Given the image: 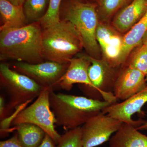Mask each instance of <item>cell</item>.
<instances>
[{
    "label": "cell",
    "instance_id": "1",
    "mask_svg": "<svg viewBox=\"0 0 147 147\" xmlns=\"http://www.w3.org/2000/svg\"><path fill=\"white\" fill-rule=\"evenodd\" d=\"M42 32L39 21L1 31V61L11 59L31 64L43 62Z\"/></svg>",
    "mask_w": 147,
    "mask_h": 147
},
{
    "label": "cell",
    "instance_id": "2",
    "mask_svg": "<svg viewBox=\"0 0 147 147\" xmlns=\"http://www.w3.org/2000/svg\"><path fill=\"white\" fill-rule=\"evenodd\" d=\"M50 101L56 124L66 131L81 127L112 104L105 100L56 93L53 90L50 92Z\"/></svg>",
    "mask_w": 147,
    "mask_h": 147
},
{
    "label": "cell",
    "instance_id": "3",
    "mask_svg": "<svg viewBox=\"0 0 147 147\" xmlns=\"http://www.w3.org/2000/svg\"><path fill=\"white\" fill-rule=\"evenodd\" d=\"M42 44L45 60L62 64L84 48L83 40L73 24L64 19L42 30Z\"/></svg>",
    "mask_w": 147,
    "mask_h": 147
},
{
    "label": "cell",
    "instance_id": "4",
    "mask_svg": "<svg viewBox=\"0 0 147 147\" xmlns=\"http://www.w3.org/2000/svg\"><path fill=\"white\" fill-rule=\"evenodd\" d=\"M61 19L71 22L80 34L84 48L89 56L99 59L100 47L96 38L99 22L97 4L78 0H63L60 11Z\"/></svg>",
    "mask_w": 147,
    "mask_h": 147
},
{
    "label": "cell",
    "instance_id": "5",
    "mask_svg": "<svg viewBox=\"0 0 147 147\" xmlns=\"http://www.w3.org/2000/svg\"><path fill=\"white\" fill-rule=\"evenodd\" d=\"M0 80L8 99L3 120L23 104L37 97L45 89L30 77L11 69L5 63L0 64Z\"/></svg>",
    "mask_w": 147,
    "mask_h": 147
},
{
    "label": "cell",
    "instance_id": "6",
    "mask_svg": "<svg viewBox=\"0 0 147 147\" xmlns=\"http://www.w3.org/2000/svg\"><path fill=\"white\" fill-rule=\"evenodd\" d=\"M52 90L50 88L44 89L31 105L16 114L9 125L14 127L23 123L35 125L43 129L57 144L61 135L55 129L56 119L50 101Z\"/></svg>",
    "mask_w": 147,
    "mask_h": 147
},
{
    "label": "cell",
    "instance_id": "7",
    "mask_svg": "<svg viewBox=\"0 0 147 147\" xmlns=\"http://www.w3.org/2000/svg\"><path fill=\"white\" fill-rule=\"evenodd\" d=\"M90 62L88 69L89 77L94 89L88 96L90 98L103 100L113 103L117 99L113 93L119 72L104 59H96L89 55H83Z\"/></svg>",
    "mask_w": 147,
    "mask_h": 147
},
{
    "label": "cell",
    "instance_id": "8",
    "mask_svg": "<svg viewBox=\"0 0 147 147\" xmlns=\"http://www.w3.org/2000/svg\"><path fill=\"white\" fill-rule=\"evenodd\" d=\"M122 123L102 112L94 116L81 127L83 147L98 146L109 141Z\"/></svg>",
    "mask_w": 147,
    "mask_h": 147
},
{
    "label": "cell",
    "instance_id": "9",
    "mask_svg": "<svg viewBox=\"0 0 147 147\" xmlns=\"http://www.w3.org/2000/svg\"><path fill=\"white\" fill-rule=\"evenodd\" d=\"M69 64H62L51 61L36 64L18 61L13 65V69L30 77L44 88H50L54 90Z\"/></svg>",
    "mask_w": 147,
    "mask_h": 147
},
{
    "label": "cell",
    "instance_id": "10",
    "mask_svg": "<svg viewBox=\"0 0 147 147\" xmlns=\"http://www.w3.org/2000/svg\"><path fill=\"white\" fill-rule=\"evenodd\" d=\"M90 62L83 55L78 58H73L69 60L66 71L59 79L55 88L59 87L61 89L69 91L74 84H82L83 90L88 96L94 89L89 77L88 69Z\"/></svg>",
    "mask_w": 147,
    "mask_h": 147
},
{
    "label": "cell",
    "instance_id": "11",
    "mask_svg": "<svg viewBox=\"0 0 147 147\" xmlns=\"http://www.w3.org/2000/svg\"><path fill=\"white\" fill-rule=\"evenodd\" d=\"M147 102V90H142L120 102H114L102 110L103 113L124 123L139 127L146 121L142 119L134 121L131 117L135 113L141 112V109Z\"/></svg>",
    "mask_w": 147,
    "mask_h": 147
},
{
    "label": "cell",
    "instance_id": "12",
    "mask_svg": "<svg viewBox=\"0 0 147 147\" xmlns=\"http://www.w3.org/2000/svg\"><path fill=\"white\" fill-rule=\"evenodd\" d=\"M119 71L113 93L117 99H128L146 87V75L141 71L127 66Z\"/></svg>",
    "mask_w": 147,
    "mask_h": 147
},
{
    "label": "cell",
    "instance_id": "13",
    "mask_svg": "<svg viewBox=\"0 0 147 147\" xmlns=\"http://www.w3.org/2000/svg\"><path fill=\"white\" fill-rule=\"evenodd\" d=\"M147 11V0H133L114 16L113 28L120 33L126 34Z\"/></svg>",
    "mask_w": 147,
    "mask_h": 147
},
{
    "label": "cell",
    "instance_id": "14",
    "mask_svg": "<svg viewBox=\"0 0 147 147\" xmlns=\"http://www.w3.org/2000/svg\"><path fill=\"white\" fill-rule=\"evenodd\" d=\"M147 31V11L139 21L123 36L120 55L117 61V67L123 66L131 51L142 44L143 37Z\"/></svg>",
    "mask_w": 147,
    "mask_h": 147
},
{
    "label": "cell",
    "instance_id": "15",
    "mask_svg": "<svg viewBox=\"0 0 147 147\" xmlns=\"http://www.w3.org/2000/svg\"><path fill=\"white\" fill-rule=\"evenodd\" d=\"M110 147H147V136L134 125L123 123L109 140Z\"/></svg>",
    "mask_w": 147,
    "mask_h": 147
},
{
    "label": "cell",
    "instance_id": "16",
    "mask_svg": "<svg viewBox=\"0 0 147 147\" xmlns=\"http://www.w3.org/2000/svg\"><path fill=\"white\" fill-rule=\"evenodd\" d=\"M0 13L3 22L0 31L21 28L28 21L23 7L14 5L7 0H0Z\"/></svg>",
    "mask_w": 147,
    "mask_h": 147
},
{
    "label": "cell",
    "instance_id": "17",
    "mask_svg": "<svg viewBox=\"0 0 147 147\" xmlns=\"http://www.w3.org/2000/svg\"><path fill=\"white\" fill-rule=\"evenodd\" d=\"M19 143L23 147H38L46 134L39 127L32 124L23 123L14 126Z\"/></svg>",
    "mask_w": 147,
    "mask_h": 147
},
{
    "label": "cell",
    "instance_id": "18",
    "mask_svg": "<svg viewBox=\"0 0 147 147\" xmlns=\"http://www.w3.org/2000/svg\"><path fill=\"white\" fill-rule=\"evenodd\" d=\"M133 0H97V12L99 21L107 23L119 11Z\"/></svg>",
    "mask_w": 147,
    "mask_h": 147
},
{
    "label": "cell",
    "instance_id": "19",
    "mask_svg": "<svg viewBox=\"0 0 147 147\" xmlns=\"http://www.w3.org/2000/svg\"><path fill=\"white\" fill-rule=\"evenodd\" d=\"M50 0H26L23 8L28 21H40L48 9Z\"/></svg>",
    "mask_w": 147,
    "mask_h": 147
},
{
    "label": "cell",
    "instance_id": "20",
    "mask_svg": "<svg viewBox=\"0 0 147 147\" xmlns=\"http://www.w3.org/2000/svg\"><path fill=\"white\" fill-rule=\"evenodd\" d=\"M123 40V36H122L119 32L117 33L102 51L104 55L103 59L115 68H117L116 64L121 51Z\"/></svg>",
    "mask_w": 147,
    "mask_h": 147
},
{
    "label": "cell",
    "instance_id": "21",
    "mask_svg": "<svg viewBox=\"0 0 147 147\" xmlns=\"http://www.w3.org/2000/svg\"><path fill=\"white\" fill-rule=\"evenodd\" d=\"M134 50V53L123 66L137 69L146 75L147 73V46L141 44Z\"/></svg>",
    "mask_w": 147,
    "mask_h": 147
},
{
    "label": "cell",
    "instance_id": "22",
    "mask_svg": "<svg viewBox=\"0 0 147 147\" xmlns=\"http://www.w3.org/2000/svg\"><path fill=\"white\" fill-rule=\"evenodd\" d=\"M63 0H50L48 9L39 21L42 30L59 23L61 20L60 11Z\"/></svg>",
    "mask_w": 147,
    "mask_h": 147
},
{
    "label": "cell",
    "instance_id": "23",
    "mask_svg": "<svg viewBox=\"0 0 147 147\" xmlns=\"http://www.w3.org/2000/svg\"><path fill=\"white\" fill-rule=\"evenodd\" d=\"M57 147H84L81 127L66 131L61 135Z\"/></svg>",
    "mask_w": 147,
    "mask_h": 147
},
{
    "label": "cell",
    "instance_id": "24",
    "mask_svg": "<svg viewBox=\"0 0 147 147\" xmlns=\"http://www.w3.org/2000/svg\"><path fill=\"white\" fill-rule=\"evenodd\" d=\"M119 32L107 23L99 21L96 30V38L101 51L109 44L113 37Z\"/></svg>",
    "mask_w": 147,
    "mask_h": 147
},
{
    "label": "cell",
    "instance_id": "25",
    "mask_svg": "<svg viewBox=\"0 0 147 147\" xmlns=\"http://www.w3.org/2000/svg\"><path fill=\"white\" fill-rule=\"evenodd\" d=\"M0 147H23L19 143L17 133L10 138L0 142Z\"/></svg>",
    "mask_w": 147,
    "mask_h": 147
},
{
    "label": "cell",
    "instance_id": "26",
    "mask_svg": "<svg viewBox=\"0 0 147 147\" xmlns=\"http://www.w3.org/2000/svg\"><path fill=\"white\" fill-rule=\"evenodd\" d=\"M55 141L50 136L45 134V137L38 147H56Z\"/></svg>",
    "mask_w": 147,
    "mask_h": 147
},
{
    "label": "cell",
    "instance_id": "27",
    "mask_svg": "<svg viewBox=\"0 0 147 147\" xmlns=\"http://www.w3.org/2000/svg\"><path fill=\"white\" fill-rule=\"evenodd\" d=\"M6 107L5 101L3 96L0 97V119L1 121L3 120L4 115Z\"/></svg>",
    "mask_w": 147,
    "mask_h": 147
},
{
    "label": "cell",
    "instance_id": "28",
    "mask_svg": "<svg viewBox=\"0 0 147 147\" xmlns=\"http://www.w3.org/2000/svg\"><path fill=\"white\" fill-rule=\"evenodd\" d=\"M9 2L18 6L23 7L26 0H7Z\"/></svg>",
    "mask_w": 147,
    "mask_h": 147
},
{
    "label": "cell",
    "instance_id": "29",
    "mask_svg": "<svg viewBox=\"0 0 147 147\" xmlns=\"http://www.w3.org/2000/svg\"><path fill=\"white\" fill-rule=\"evenodd\" d=\"M138 130H144V129H147V121L144 123V124L142 125L141 126H139V127L137 128Z\"/></svg>",
    "mask_w": 147,
    "mask_h": 147
},
{
    "label": "cell",
    "instance_id": "30",
    "mask_svg": "<svg viewBox=\"0 0 147 147\" xmlns=\"http://www.w3.org/2000/svg\"><path fill=\"white\" fill-rule=\"evenodd\" d=\"M142 43L143 45L147 46V31L145 34L144 36L143 37L142 39Z\"/></svg>",
    "mask_w": 147,
    "mask_h": 147
},
{
    "label": "cell",
    "instance_id": "31",
    "mask_svg": "<svg viewBox=\"0 0 147 147\" xmlns=\"http://www.w3.org/2000/svg\"><path fill=\"white\" fill-rule=\"evenodd\" d=\"M78 1H80L84 2H91L90 0H78ZM92 1H96H96L97 0H92Z\"/></svg>",
    "mask_w": 147,
    "mask_h": 147
},
{
    "label": "cell",
    "instance_id": "32",
    "mask_svg": "<svg viewBox=\"0 0 147 147\" xmlns=\"http://www.w3.org/2000/svg\"><path fill=\"white\" fill-rule=\"evenodd\" d=\"M146 81L147 85V73L146 74Z\"/></svg>",
    "mask_w": 147,
    "mask_h": 147
},
{
    "label": "cell",
    "instance_id": "33",
    "mask_svg": "<svg viewBox=\"0 0 147 147\" xmlns=\"http://www.w3.org/2000/svg\"><path fill=\"white\" fill-rule=\"evenodd\" d=\"M143 90H147V86L146 87V88H145Z\"/></svg>",
    "mask_w": 147,
    "mask_h": 147
}]
</instances>
